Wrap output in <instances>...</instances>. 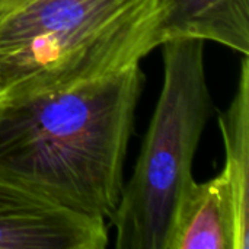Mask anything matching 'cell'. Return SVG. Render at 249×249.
Segmentation results:
<instances>
[{
  "mask_svg": "<svg viewBox=\"0 0 249 249\" xmlns=\"http://www.w3.org/2000/svg\"><path fill=\"white\" fill-rule=\"evenodd\" d=\"M105 219L63 207L0 178V249H104Z\"/></svg>",
  "mask_w": 249,
  "mask_h": 249,
  "instance_id": "4",
  "label": "cell"
},
{
  "mask_svg": "<svg viewBox=\"0 0 249 249\" xmlns=\"http://www.w3.org/2000/svg\"><path fill=\"white\" fill-rule=\"evenodd\" d=\"M225 146L223 177L229 185L239 232L249 245V58L241 63L238 88L228 109L219 115Z\"/></svg>",
  "mask_w": 249,
  "mask_h": 249,
  "instance_id": "7",
  "label": "cell"
},
{
  "mask_svg": "<svg viewBox=\"0 0 249 249\" xmlns=\"http://www.w3.org/2000/svg\"><path fill=\"white\" fill-rule=\"evenodd\" d=\"M165 39L160 0H26L0 15V99L115 74Z\"/></svg>",
  "mask_w": 249,
  "mask_h": 249,
  "instance_id": "2",
  "label": "cell"
},
{
  "mask_svg": "<svg viewBox=\"0 0 249 249\" xmlns=\"http://www.w3.org/2000/svg\"><path fill=\"white\" fill-rule=\"evenodd\" d=\"M23 1H26V0H0V15L16 7V6H19Z\"/></svg>",
  "mask_w": 249,
  "mask_h": 249,
  "instance_id": "8",
  "label": "cell"
},
{
  "mask_svg": "<svg viewBox=\"0 0 249 249\" xmlns=\"http://www.w3.org/2000/svg\"><path fill=\"white\" fill-rule=\"evenodd\" d=\"M165 38H197L249 54V0H160ZM165 39V41H166Z\"/></svg>",
  "mask_w": 249,
  "mask_h": 249,
  "instance_id": "6",
  "label": "cell"
},
{
  "mask_svg": "<svg viewBox=\"0 0 249 249\" xmlns=\"http://www.w3.org/2000/svg\"><path fill=\"white\" fill-rule=\"evenodd\" d=\"M248 248L223 174L204 182L193 178L174 210L166 249Z\"/></svg>",
  "mask_w": 249,
  "mask_h": 249,
  "instance_id": "5",
  "label": "cell"
},
{
  "mask_svg": "<svg viewBox=\"0 0 249 249\" xmlns=\"http://www.w3.org/2000/svg\"><path fill=\"white\" fill-rule=\"evenodd\" d=\"M143 80L137 64L71 88L0 99V178L111 219Z\"/></svg>",
  "mask_w": 249,
  "mask_h": 249,
  "instance_id": "1",
  "label": "cell"
},
{
  "mask_svg": "<svg viewBox=\"0 0 249 249\" xmlns=\"http://www.w3.org/2000/svg\"><path fill=\"white\" fill-rule=\"evenodd\" d=\"M162 47L159 101L111 217L118 249H166L174 210L194 178L193 162L210 112L204 41L171 38Z\"/></svg>",
  "mask_w": 249,
  "mask_h": 249,
  "instance_id": "3",
  "label": "cell"
}]
</instances>
